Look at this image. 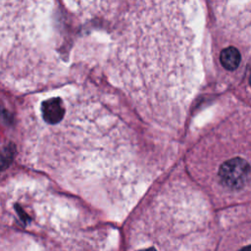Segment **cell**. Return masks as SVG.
Returning a JSON list of instances; mask_svg holds the SVG:
<instances>
[{
    "label": "cell",
    "mask_w": 251,
    "mask_h": 251,
    "mask_svg": "<svg viewBox=\"0 0 251 251\" xmlns=\"http://www.w3.org/2000/svg\"><path fill=\"white\" fill-rule=\"evenodd\" d=\"M240 53L239 51L232 46L225 48L221 52L220 56V61L222 66L228 70V71H233L236 70L240 64Z\"/></svg>",
    "instance_id": "7a4b0ae2"
},
{
    "label": "cell",
    "mask_w": 251,
    "mask_h": 251,
    "mask_svg": "<svg viewBox=\"0 0 251 251\" xmlns=\"http://www.w3.org/2000/svg\"><path fill=\"white\" fill-rule=\"evenodd\" d=\"M249 81H250V84H251V76H250V79H249Z\"/></svg>",
    "instance_id": "8992f818"
},
{
    "label": "cell",
    "mask_w": 251,
    "mask_h": 251,
    "mask_svg": "<svg viewBox=\"0 0 251 251\" xmlns=\"http://www.w3.org/2000/svg\"><path fill=\"white\" fill-rule=\"evenodd\" d=\"M17 210H18V214L21 216V219H22V221L24 222V223H27V222H29V217L20 208V206L19 205H16V207H15Z\"/></svg>",
    "instance_id": "3957f363"
},
{
    "label": "cell",
    "mask_w": 251,
    "mask_h": 251,
    "mask_svg": "<svg viewBox=\"0 0 251 251\" xmlns=\"http://www.w3.org/2000/svg\"><path fill=\"white\" fill-rule=\"evenodd\" d=\"M239 251H251V245L244 246V247H243V248H241Z\"/></svg>",
    "instance_id": "277c9868"
},
{
    "label": "cell",
    "mask_w": 251,
    "mask_h": 251,
    "mask_svg": "<svg viewBox=\"0 0 251 251\" xmlns=\"http://www.w3.org/2000/svg\"><path fill=\"white\" fill-rule=\"evenodd\" d=\"M251 168L242 158H232L226 161L219 170L221 182L229 188L238 189L244 186L249 178Z\"/></svg>",
    "instance_id": "6da1fadb"
},
{
    "label": "cell",
    "mask_w": 251,
    "mask_h": 251,
    "mask_svg": "<svg viewBox=\"0 0 251 251\" xmlns=\"http://www.w3.org/2000/svg\"><path fill=\"white\" fill-rule=\"evenodd\" d=\"M138 251H155L153 248H145V249H140Z\"/></svg>",
    "instance_id": "5b68a950"
}]
</instances>
